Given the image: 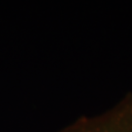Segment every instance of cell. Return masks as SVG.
Listing matches in <instances>:
<instances>
[{
  "mask_svg": "<svg viewBox=\"0 0 132 132\" xmlns=\"http://www.w3.org/2000/svg\"><path fill=\"white\" fill-rule=\"evenodd\" d=\"M61 132H132V94L105 113L79 118Z\"/></svg>",
  "mask_w": 132,
  "mask_h": 132,
  "instance_id": "1",
  "label": "cell"
}]
</instances>
